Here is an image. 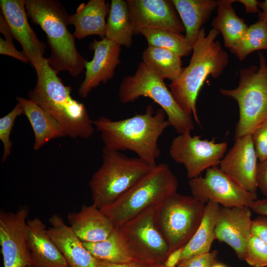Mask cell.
Masks as SVG:
<instances>
[{"mask_svg": "<svg viewBox=\"0 0 267 267\" xmlns=\"http://www.w3.org/2000/svg\"><path fill=\"white\" fill-rule=\"evenodd\" d=\"M166 116L161 108L154 112L152 104H150L143 114L118 121L100 117L92 123L100 133L103 149L133 151L153 167L161 154L158 139L170 126Z\"/></svg>", "mask_w": 267, "mask_h": 267, "instance_id": "cell-1", "label": "cell"}, {"mask_svg": "<svg viewBox=\"0 0 267 267\" xmlns=\"http://www.w3.org/2000/svg\"><path fill=\"white\" fill-rule=\"evenodd\" d=\"M219 32L214 29L206 34L201 29L192 47L193 53L187 66L169 87L181 109L200 124L196 110L199 92L209 76L219 78L228 63V55L216 39Z\"/></svg>", "mask_w": 267, "mask_h": 267, "instance_id": "cell-2", "label": "cell"}, {"mask_svg": "<svg viewBox=\"0 0 267 267\" xmlns=\"http://www.w3.org/2000/svg\"><path fill=\"white\" fill-rule=\"evenodd\" d=\"M27 15L45 33L51 54L50 67L57 73L67 71L76 77L85 69L87 60L77 50L75 37L68 28V15L57 0H25Z\"/></svg>", "mask_w": 267, "mask_h": 267, "instance_id": "cell-3", "label": "cell"}, {"mask_svg": "<svg viewBox=\"0 0 267 267\" xmlns=\"http://www.w3.org/2000/svg\"><path fill=\"white\" fill-rule=\"evenodd\" d=\"M37 80L29 93L31 99L53 117L72 138H88L94 133L92 121L84 104L71 96L49 62L36 72Z\"/></svg>", "mask_w": 267, "mask_h": 267, "instance_id": "cell-4", "label": "cell"}, {"mask_svg": "<svg viewBox=\"0 0 267 267\" xmlns=\"http://www.w3.org/2000/svg\"><path fill=\"white\" fill-rule=\"evenodd\" d=\"M178 180L167 164H156L111 204L100 209L118 229L177 192Z\"/></svg>", "mask_w": 267, "mask_h": 267, "instance_id": "cell-5", "label": "cell"}, {"mask_svg": "<svg viewBox=\"0 0 267 267\" xmlns=\"http://www.w3.org/2000/svg\"><path fill=\"white\" fill-rule=\"evenodd\" d=\"M152 167L138 157L103 149L102 165L89 182L92 204L101 209L111 204Z\"/></svg>", "mask_w": 267, "mask_h": 267, "instance_id": "cell-6", "label": "cell"}, {"mask_svg": "<svg viewBox=\"0 0 267 267\" xmlns=\"http://www.w3.org/2000/svg\"><path fill=\"white\" fill-rule=\"evenodd\" d=\"M259 66L252 65L239 71V81L234 89H220V93L237 102L239 118L235 138L251 134L255 129L267 120V63L259 52Z\"/></svg>", "mask_w": 267, "mask_h": 267, "instance_id": "cell-7", "label": "cell"}, {"mask_svg": "<svg viewBox=\"0 0 267 267\" xmlns=\"http://www.w3.org/2000/svg\"><path fill=\"white\" fill-rule=\"evenodd\" d=\"M118 96L123 103L133 102L141 96L152 99L165 111L170 126L179 134L190 133L195 129L192 117L178 105L164 79L142 61L139 63L134 75L123 79Z\"/></svg>", "mask_w": 267, "mask_h": 267, "instance_id": "cell-8", "label": "cell"}, {"mask_svg": "<svg viewBox=\"0 0 267 267\" xmlns=\"http://www.w3.org/2000/svg\"><path fill=\"white\" fill-rule=\"evenodd\" d=\"M206 204L192 196L174 192L155 206V220L171 252L184 247L202 219Z\"/></svg>", "mask_w": 267, "mask_h": 267, "instance_id": "cell-9", "label": "cell"}, {"mask_svg": "<svg viewBox=\"0 0 267 267\" xmlns=\"http://www.w3.org/2000/svg\"><path fill=\"white\" fill-rule=\"evenodd\" d=\"M134 261L142 267L164 264L171 253L155 220V206L145 210L118 229Z\"/></svg>", "mask_w": 267, "mask_h": 267, "instance_id": "cell-10", "label": "cell"}, {"mask_svg": "<svg viewBox=\"0 0 267 267\" xmlns=\"http://www.w3.org/2000/svg\"><path fill=\"white\" fill-rule=\"evenodd\" d=\"M192 196L201 202L212 201L227 208L249 207L257 199L256 193L246 190L217 166L206 170L204 177L190 179Z\"/></svg>", "mask_w": 267, "mask_h": 267, "instance_id": "cell-11", "label": "cell"}, {"mask_svg": "<svg viewBox=\"0 0 267 267\" xmlns=\"http://www.w3.org/2000/svg\"><path fill=\"white\" fill-rule=\"evenodd\" d=\"M227 146L226 142L216 143L215 138L201 139L200 136H191L188 132L173 139L170 154L175 162L184 165L188 178L192 179L208 168L219 165Z\"/></svg>", "mask_w": 267, "mask_h": 267, "instance_id": "cell-12", "label": "cell"}, {"mask_svg": "<svg viewBox=\"0 0 267 267\" xmlns=\"http://www.w3.org/2000/svg\"><path fill=\"white\" fill-rule=\"evenodd\" d=\"M29 209L23 206L15 212H0V245L3 267H32L27 235Z\"/></svg>", "mask_w": 267, "mask_h": 267, "instance_id": "cell-13", "label": "cell"}, {"mask_svg": "<svg viewBox=\"0 0 267 267\" xmlns=\"http://www.w3.org/2000/svg\"><path fill=\"white\" fill-rule=\"evenodd\" d=\"M0 6L14 38L20 44L36 72H38L49 62L48 58L44 56L45 44L38 39L29 23L25 0H0Z\"/></svg>", "mask_w": 267, "mask_h": 267, "instance_id": "cell-14", "label": "cell"}, {"mask_svg": "<svg viewBox=\"0 0 267 267\" xmlns=\"http://www.w3.org/2000/svg\"><path fill=\"white\" fill-rule=\"evenodd\" d=\"M134 35L144 28H155L181 34L185 31L176 8L168 0H127Z\"/></svg>", "mask_w": 267, "mask_h": 267, "instance_id": "cell-15", "label": "cell"}, {"mask_svg": "<svg viewBox=\"0 0 267 267\" xmlns=\"http://www.w3.org/2000/svg\"><path fill=\"white\" fill-rule=\"evenodd\" d=\"M258 160L251 134H248L236 138L219 168L246 190L256 193Z\"/></svg>", "mask_w": 267, "mask_h": 267, "instance_id": "cell-16", "label": "cell"}, {"mask_svg": "<svg viewBox=\"0 0 267 267\" xmlns=\"http://www.w3.org/2000/svg\"><path fill=\"white\" fill-rule=\"evenodd\" d=\"M89 47L94 55L92 60L86 64L85 79L78 89V93L83 98H86L100 84L112 79L121 62V46L105 38L100 41L94 39Z\"/></svg>", "mask_w": 267, "mask_h": 267, "instance_id": "cell-17", "label": "cell"}, {"mask_svg": "<svg viewBox=\"0 0 267 267\" xmlns=\"http://www.w3.org/2000/svg\"><path fill=\"white\" fill-rule=\"evenodd\" d=\"M252 222L249 207L220 206L215 228L216 239L226 243L240 259L244 260L246 247L252 234Z\"/></svg>", "mask_w": 267, "mask_h": 267, "instance_id": "cell-18", "label": "cell"}, {"mask_svg": "<svg viewBox=\"0 0 267 267\" xmlns=\"http://www.w3.org/2000/svg\"><path fill=\"white\" fill-rule=\"evenodd\" d=\"M47 231L69 267H97V260L84 246L69 225L58 214L50 217Z\"/></svg>", "mask_w": 267, "mask_h": 267, "instance_id": "cell-19", "label": "cell"}, {"mask_svg": "<svg viewBox=\"0 0 267 267\" xmlns=\"http://www.w3.org/2000/svg\"><path fill=\"white\" fill-rule=\"evenodd\" d=\"M27 235L32 267H69L39 218L27 220Z\"/></svg>", "mask_w": 267, "mask_h": 267, "instance_id": "cell-20", "label": "cell"}, {"mask_svg": "<svg viewBox=\"0 0 267 267\" xmlns=\"http://www.w3.org/2000/svg\"><path fill=\"white\" fill-rule=\"evenodd\" d=\"M69 225L83 242H98L106 239L115 229L108 217L93 204L83 205L78 212L68 214Z\"/></svg>", "mask_w": 267, "mask_h": 267, "instance_id": "cell-21", "label": "cell"}, {"mask_svg": "<svg viewBox=\"0 0 267 267\" xmlns=\"http://www.w3.org/2000/svg\"><path fill=\"white\" fill-rule=\"evenodd\" d=\"M109 10L110 6L105 0H90L80 4L76 12L69 17V24L75 27V38L81 40L91 35L104 38L105 19Z\"/></svg>", "mask_w": 267, "mask_h": 267, "instance_id": "cell-22", "label": "cell"}, {"mask_svg": "<svg viewBox=\"0 0 267 267\" xmlns=\"http://www.w3.org/2000/svg\"><path fill=\"white\" fill-rule=\"evenodd\" d=\"M16 99L34 132L35 150H39L51 139L67 136L61 125L34 101L22 97H17Z\"/></svg>", "mask_w": 267, "mask_h": 267, "instance_id": "cell-23", "label": "cell"}, {"mask_svg": "<svg viewBox=\"0 0 267 267\" xmlns=\"http://www.w3.org/2000/svg\"><path fill=\"white\" fill-rule=\"evenodd\" d=\"M185 29V37L192 45L196 43L202 26L217 8V0H172Z\"/></svg>", "mask_w": 267, "mask_h": 267, "instance_id": "cell-24", "label": "cell"}, {"mask_svg": "<svg viewBox=\"0 0 267 267\" xmlns=\"http://www.w3.org/2000/svg\"><path fill=\"white\" fill-rule=\"evenodd\" d=\"M220 206L210 201L206 204L204 215L195 233L184 246L180 261L194 255L210 252L216 239L215 228Z\"/></svg>", "mask_w": 267, "mask_h": 267, "instance_id": "cell-25", "label": "cell"}, {"mask_svg": "<svg viewBox=\"0 0 267 267\" xmlns=\"http://www.w3.org/2000/svg\"><path fill=\"white\" fill-rule=\"evenodd\" d=\"M237 0H217V14L213 20V29L222 34L224 46L230 49L244 36L248 26L235 13L232 4Z\"/></svg>", "mask_w": 267, "mask_h": 267, "instance_id": "cell-26", "label": "cell"}, {"mask_svg": "<svg viewBox=\"0 0 267 267\" xmlns=\"http://www.w3.org/2000/svg\"><path fill=\"white\" fill-rule=\"evenodd\" d=\"M134 35L127 0H112L105 38L121 46L130 47Z\"/></svg>", "mask_w": 267, "mask_h": 267, "instance_id": "cell-27", "label": "cell"}, {"mask_svg": "<svg viewBox=\"0 0 267 267\" xmlns=\"http://www.w3.org/2000/svg\"><path fill=\"white\" fill-rule=\"evenodd\" d=\"M180 57L166 49L152 46L143 51L142 62L151 70L163 79L172 82L180 74L182 68Z\"/></svg>", "mask_w": 267, "mask_h": 267, "instance_id": "cell-28", "label": "cell"}, {"mask_svg": "<svg viewBox=\"0 0 267 267\" xmlns=\"http://www.w3.org/2000/svg\"><path fill=\"white\" fill-rule=\"evenodd\" d=\"M84 246L97 260L112 263L133 261L118 229L106 239L94 243L83 242Z\"/></svg>", "mask_w": 267, "mask_h": 267, "instance_id": "cell-29", "label": "cell"}, {"mask_svg": "<svg viewBox=\"0 0 267 267\" xmlns=\"http://www.w3.org/2000/svg\"><path fill=\"white\" fill-rule=\"evenodd\" d=\"M140 34L144 37L148 46L168 49L180 57L188 55L192 51V45L180 33L160 29L144 28Z\"/></svg>", "mask_w": 267, "mask_h": 267, "instance_id": "cell-30", "label": "cell"}, {"mask_svg": "<svg viewBox=\"0 0 267 267\" xmlns=\"http://www.w3.org/2000/svg\"><path fill=\"white\" fill-rule=\"evenodd\" d=\"M229 49L240 61L253 51H267V20L259 19L248 26L241 40Z\"/></svg>", "mask_w": 267, "mask_h": 267, "instance_id": "cell-31", "label": "cell"}, {"mask_svg": "<svg viewBox=\"0 0 267 267\" xmlns=\"http://www.w3.org/2000/svg\"><path fill=\"white\" fill-rule=\"evenodd\" d=\"M244 261L253 267H267V244L253 233L246 247Z\"/></svg>", "mask_w": 267, "mask_h": 267, "instance_id": "cell-32", "label": "cell"}, {"mask_svg": "<svg viewBox=\"0 0 267 267\" xmlns=\"http://www.w3.org/2000/svg\"><path fill=\"white\" fill-rule=\"evenodd\" d=\"M24 114L21 105L18 102L14 108L0 119V139L3 145L2 162H4L11 153L12 146L10 134L16 118Z\"/></svg>", "mask_w": 267, "mask_h": 267, "instance_id": "cell-33", "label": "cell"}, {"mask_svg": "<svg viewBox=\"0 0 267 267\" xmlns=\"http://www.w3.org/2000/svg\"><path fill=\"white\" fill-rule=\"evenodd\" d=\"M251 136L259 162L267 160V120L255 129Z\"/></svg>", "mask_w": 267, "mask_h": 267, "instance_id": "cell-34", "label": "cell"}, {"mask_svg": "<svg viewBox=\"0 0 267 267\" xmlns=\"http://www.w3.org/2000/svg\"><path fill=\"white\" fill-rule=\"evenodd\" d=\"M217 250L191 256L179 262L177 267H212L217 263Z\"/></svg>", "mask_w": 267, "mask_h": 267, "instance_id": "cell-35", "label": "cell"}, {"mask_svg": "<svg viewBox=\"0 0 267 267\" xmlns=\"http://www.w3.org/2000/svg\"><path fill=\"white\" fill-rule=\"evenodd\" d=\"M0 54L10 56L25 63L29 62L27 56L17 50L14 44L8 43L1 38H0Z\"/></svg>", "mask_w": 267, "mask_h": 267, "instance_id": "cell-36", "label": "cell"}, {"mask_svg": "<svg viewBox=\"0 0 267 267\" xmlns=\"http://www.w3.org/2000/svg\"><path fill=\"white\" fill-rule=\"evenodd\" d=\"M256 181L259 188L262 193L267 198V160L258 162Z\"/></svg>", "mask_w": 267, "mask_h": 267, "instance_id": "cell-37", "label": "cell"}, {"mask_svg": "<svg viewBox=\"0 0 267 267\" xmlns=\"http://www.w3.org/2000/svg\"><path fill=\"white\" fill-rule=\"evenodd\" d=\"M252 233L259 236L267 244V217L260 216L253 220Z\"/></svg>", "mask_w": 267, "mask_h": 267, "instance_id": "cell-38", "label": "cell"}, {"mask_svg": "<svg viewBox=\"0 0 267 267\" xmlns=\"http://www.w3.org/2000/svg\"><path fill=\"white\" fill-rule=\"evenodd\" d=\"M183 247L172 251L166 259L164 265L166 267H177L180 261Z\"/></svg>", "mask_w": 267, "mask_h": 267, "instance_id": "cell-39", "label": "cell"}, {"mask_svg": "<svg viewBox=\"0 0 267 267\" xmlns=\"http://www.w3.org/2000/svg\"><path fill=\"white\" fill-rule=\"evenodd\" d=\"M249 208L257 214L267 217V198L256 199L251 203Z\"/></svg>", "mask_w": 267, "mask_h": 267, "instance_id": "cell-40", "label": "cell"}, {"mask_svg": "<svg viewBox=\"0 0 267 267\" xmlns=\"http://www.w3.org/2000/svg\"><path fill=\"white\" fill-rule=\"evenodd\" d=\"M0 31L4 36L5 40L8 43L14 44L13 42V36L10 28L5 18L2 14L0 15Z\"/></svg>", "mask_w": 267, "mask_h": 267, "instance_id": "cell-41", "label": "cell"}, {"mask_svg": "<svg viewBox=\"0 0 267 267\" xmlns=\"http://www.w3.org/2000/svg\"><path fill=\"white\" fill-rule=\"evenodd\" d=\"M242 3L245 7L246 12L247 13H255L259 12V2L256 0H237Z\"/></svg>", "mask_w": 267, "mask_h": 267, "instance_id": "cell-42", "label": "cell"}, {"mask_svg": "<svg viewBox=\"0 0 267 267\" xmlns=\"http://www.w3.org/2000/svg\"><path fill=\"white\" fill-rule=\"evenodd\" d=\"M97 267H142L133 261L124 263H112L98 261Z\"/></svg>", "mask_w": 267, "mask_h": 267, "instance_id": "cell-43", "label": "cell"}, {"mask_svg": "<svg viewBox=\"0 0 267 267\" xmlns=\"http://www.w3.org/2000/svg\"><path fill=\"white\" fill-rule=\"evenodd\" d=\"M259 7L262 10V11H260L258 13L259 19L267 20V0L259 2Z\"/></svg>", "mask_w": 267, "mask_h": 267, "instance_id": "cell-44", "label": "cell"}, {"mask_svg": "<svg viewBox=\"0 0 267 267\" xmlns=\"http://www.w3.org/2000/svg\"><path fill=\"white\" fill-rule=\"evenodd\" d=\"M212 267H226L225 266L218 263H216Z\"/></svg>", "mask_w": 267, "mask_h": 267, "instance_id": "cell-45", "label": "cell"}, {"mask_svg": "<svg viewBox=\"0 0 267 267\" xmlns=\"http://www.w3.org/2000/svg\"><path fill=\"white\" fill-rule=\"evenodd\" d=\"M165 267L164 264L163 265H158V266H154V267Z\"/></svg>", "mask_w": 267, "mask_h": 267, "instance_id": "cell-46", "label": "cell"}, {"mask_svg": "<svg viewBox=\"0 0 267 267\" xmlns=\"http://www.w3.org/2000/svg\"></svg>", "mask_w": 267, "mask_h": 267, "instance_id": "cell-47", "label": "cell"}]
</instances>
